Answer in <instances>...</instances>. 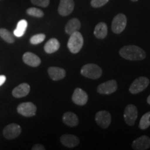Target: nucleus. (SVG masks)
I'll return each instance as SVG.
<instances>
[{"instance_id": "f257e3e1", "label": "nucleus", "mask_w": 150, "mask_h": 150, "mask_svg": "<svg viewBox=\"0 0 150 150\" xmlns=\"http://www.w3.org/2000/svg\"><path fill=\"white\" fill-rule=\"evenodd\" d=\"M120 55L129 61H141L145 59L146 53L142 49L136 45H127L120 50Z\"/></svg>"}, {"instance_id": "f03ea898", "label": "nucleus", "mask_w": 150, "mask_h": 150, "mask_svg": "<svg viewBox=\"0 0 150 150\" xmlns=\"http://www.w3.org/2000/svg\"><path fill=\"white\" fill-rule=\"evenodd\" d=\"M83 45V38L79 31H75L70 35L68 42L67 47L71 53L77 54L81 50Z\"/></svg>"}, {"instance_id": "7ed1b4c3", "label": "nucleus", "mask_w": 150, "mask_h": 150, "mask_svg": "<svg viewBox=\"0 0 150 150\" xmlns=\"http://www.w3.org/2000/svg\"><path fill=\"white\" fill-rule=\"evenodd\" d=\"M81 74L85 77L91 79H97L102 76V70L99 65L94 63H88L82 67Z\"/></svg>"}, {"instance_id": "20e7f679", "label": "nucleus", "mask_w": 150, "mask_h": 150, "mask_svg": "<svg viewBox=\"0 0 150 150\" xmlns=\"http://www.w3.org/2000/svg\"><path fill=\"white\" fill-rule=\"evenodd\" d=\"M149 84V79L145 76H140L133 81L129 87V91L131 94H138L147 88Z\"/></svg>"}, {"instance_id": "39448f33", "label": "nucleus", "mask_w": 150, "mask_h": 150, "mask_svg": "<svg viewBox=\"0 0 150 150\" xmlns=\"http://www.w3.org/2000/svg\"><path fill=\"white\" fill-rule=\"evenodd\" d=\"M127 19L125 15L123 13H119L115 16L112 22L111 29L113 33L119 34L122 32L126 28Z\"/></svg>"}, {"instance_id": "423d86ee", "label": "nucleus", "mask_w": 150, "mask_h": 150, "mask_svg": "<svg viewBox=\"0 0 150 150\" xmlns=\"http://www.w3.org/2000/svg\"><path fill=\"white\" fill-rule=\"evenodd\" d=\"M137 117H138V110L136 106L133 104H129L124 111V118L126 123L129 126H133L136 122Z\"/></svg>"}, {"instance_id": "0eeeda50", "label": "nucleus", "mask_w": 150, "mask_h": 150, "mask_svg": "<svg viewBox=\"0 0 150 150\" xmlns=\"http://www.w3.org/2000/svg\"><path fill=\"white\" fill-rule=\"evenodd\" d=\"M21 132L22 129L20 125H17V124L13 123L7 125V126L4 129L3 135L6 139L13 140L20 136Z\"/></svg>"}, {"instance_id": "6e6552de", "label": "nucleus", "mask_w": 150, "mask_h": 150, "mask_svg": "<svg viewBox=\"0 0 150 150\" xmlns=\"http://www.w3.org/2000/svg\"><path fill=\"white\" fill-rule=\"evenodd\" d=\"M95 121L101 128L106 129L109 127L111 122V115L106 110H101L95 115Z\"/></svg>"}, {"instance_id": "1a4fd4ad", "label": "nucleus", "mask_w": 150, "mask_h": 150, "mask_svg": "<svg viewBox=\"0 0 150 150\" xmlns=\"http://www.w3.org/2000/svg\"><path fill=\"white\" fill-rule=\"evenodd\" d=\"M18 112L24 117H32L35 115L37 108L31 102H24L20 104L17 108Z\"/></svg>"}, {"instance_id": "9d476101", "label": "nucleus", "mask_w": 150, "mask_h": 150, "mask_svg": "<svg viewBox=\"0 0 150 150\" xmlns=\"http://www.w3.org/2000/svg\"><path fill=\"white\" fill-rule=\"evenodd\" d=\"M117 83L115 80H109L104 82L97 87V91L99 94L102 95H110L117 91Z\"/></svg>"}, {"instance_id": "9b49d317", "label": "nucleus", "mask_w": 150, "mask_h": 150, "mask_svg": "<svg viewBox=\"0 0 150 150\" xmlns=\"http://www.w3.org/2000/svg\"><path fill=\"white\" fill-rule=\"evenodd\" d=\"M74 8V0H60L58 12L61 16H67Z\"/></svg>"}, {"instance_id": "f8f14e48", "label": "nucleus", "mask_w": 150, "mask_h": 150, "mask_svg": "<svg viewBox=\"0 0 150 150\" xmlns=\"http://www.w3.org/2000/svg\"><path fill=\"white\" fill-rule=\"evenodd\" d=\"M88 99V97L87 93L81 88H77L74 90L72 97V100L74 104L79 105V106H83L87 103Z\"/></svg>"}, {"instance_id": "ddd939ff", "label": "nucleus", "mask_w": 150, "mask_h": 150, "mask_svg": "<svg viewBox=\"0 0 150 150\" xmlns=\"http://www.w3.org/2000/svg\"><path fill=\"white\" fill-rule=\"evenodd\" d=\"M150 147V138L142 136L133 142L132 148L135 150H146Z\"/></svg>"}, {"instance_id": "4468645a", "label": "nucleus", "mask_w": 150, "mask_h": 150, "mask_svg": "<svg viewBox=\"0 0 150 150\" xmlns=\"http://www.w3.org/2000/svg\"><path fill=\"white\" fill-rule=\"evenodd\" d=\"M61 142L65 147L72 148L79 144V139L74 135L64 134L61 137Z\"/></svg>"}, {"instance_id": "2eb2a0df", "label": "nucleus", "mask_w": 150, "mask_h": 150, "mask_svg": "<svg viewBox=\"0 0 150 150\" xmlns=\"http://www.w3.org/2000/svg\"><path fill=\"white\" fill-rule=\"evenodd\" d=\"M23 61L26 64L31 67H38L41 63L40 58L32 52H26L22 57Z\"/></svg>"}, {"instance_id": "dca6fc26", "label": "nucleus", "mask_w": 150, "mask_h": 150, "mask_svg": "<svg viewBox=\"0 0 150 150\" xmlns=\"http://www.w3.org/2000/svg\"><path fill=\"white\" fill-rule=\"evenodd\" d=\"M48 74L50 77L54 81L63 79L66 75V72L64 69L58 67H50L48 68Z\"/></svg>"}, {"instance_id": "f3484780", "label": "nucleus", "mask_w": 150, "mask_h": 150, "mask_svg": "<svg viewBox=\"0 0 150 150\" xmlns=\"http://www.w3.org/2000/svg\"><path fill=\"white\" fill-rule=\"evenodd\" d=\"M30 92V86L28 83H23L15 88L12 92V95L16 98L27 96Z\"/></svg>"}, {"instance_id": "a211bd4d", "label": "nucleus", "mask_w": 150, "mask_h": 150, "mask_svg": "<svg viewBox=\"0 0 150 150\" xmlns=\"http://www.w3.org/2000/svg\"><path fill=\"white\" fill-rule=\"evenodd\" d=\"M81 28V22L77 18H72L67 22L65 27L67 34L71 35L75 31H77Z\"/></svg>"}, {"instance_id": "6ab92c4d", "label": "nucleus", "mask_w": 150, "mask_h": 150, "mask_svg": "<svg viewBox=\"0 0 150 150\" xmlns=\"http://www.w3.org/2000/svg\"><path fill=\"white\" fill-rule=\"evenodd\" d=\"M63 122L67 126L74 127L78 125L79 118L74 112H66L63 116Z\"/></svg>"}, {"instance_id": "aec40b11", "label": "nucleus", "mask_w": 150, "mask_h": 150, "mask_svg": "<svg viewBox=\"0 0 150 150\" xmlns=\"http://www.w3.org/2000/svg\"><path fill=\"white\" fill-rule=\"evenodd\" d=\"M108 33V27L104 22H99L96 25L94 30V35L98 39H104Z\"/></svg>"}, {"instance_id": "412c9836", "label": "nucleus", "mask_w": 150, "mask_h": 150, "mask_svg": "<svg viewBox=\"0 0 150 150\" xmlns=\"http://www.w3.org/2000/svg\"><path fill=\"white\" fill-rule=\"evenodd\" d=\"M60 48V42L56 38L50 39L45 45L44 50L46 53L52 54L57 52Z\"/></svg>"}, {"instance_id": "4be33fe9", "label": "nucleus", "mask_w": 150, "mask_h": 150, "mask_svg": "<svg viewBox=\"0 0 150 150\" xmlns=\"http://www.w3.org/2000/svg\"><path fill=\"white\" fill-rule=\"evenodd\" d=\"M28 26V22L27 20H21L20 21L18 22V24H17L16 29L14 30L13 33L15 36L16 37H22V35L24 34L26 30H27Z\"/></svg>"}, {"instance_id": "5701e85b", "label": "nucleus", "mask_w": 150, "mask_h": 150, "mask_svg": "<svg viewBox=\"0 0 150 150\" xmlns=\"http://www.w3.org/2000/svg\"><path fill=\"white\" fill-rule=\"evenodd\" d=\"M150 126V111L146 112L142 116L140 120L139 128L142 130H145L149 128Z\"/></svg>"}, {"instance_id": "b1692460", "label": "nucleus", "mask_w": 150, "mask_h": 150, "mask_svg": "<svg viewBox=\"0 0 150 150\" xmlns=\"http://www.w3.org/2000/svg\"><path fill=\"white\" fill-rule=\"evenodd\" d=\"M0 37L8 43L14 42V37L8 30L6 29H0Z\"/></svg>"}, {"instance_id": "393cba45", "label": "nucleus", "mask_w": 150, "mask_h": 150, "mask_svg": "<svg viewBox=\"0 0 150 150\" xmlns=\"http://www.w3.org/2000/svg\"><path fill=\"white\" fill-rule=\"evenodd\" d=\"M27 13L29 16L35 17V18H42L44 16V12L40 9L34 8V7H32V8H29L27 10Z\"/></svg>"}, {"instance_id": "a878e982", "label": "nucleus", "mask_w": 150, "mask_h": 150, "mask_svg": "<svg viewBox=\"0 0 150 150\" xmlns=\"http://www.w3.org/2000/svg\"><path fill=\"white\" fill-rule=\"evenodd\" d=\"M45 39V35L43 33H39V34L33 35L30 39V42L33 45H38L43 42Z\"/></svg>"}, {"instance_id": "bb28decb", "label": "nucleus", "mask_w": 150, "mask_h": 150, "mask_svg": "<svg viewBox=\"0 0 150 150\" xmlns=\"http://www.w3.org/2000/svg\"><path fill=\"white\" fill-rule=\"evenodd\" d=\"M109 0H91V4L94 8L102 7L108 2Z\"/></svg>"}, {"instance_id": "cd10ccee", "label": "nucleus", "mask_w": 150, "mask_h": 150, "mask_svg": "<svg viewBox=\"0 0 150 150\" xmlns=\"http://www.w3.org/2000/svg\"><path fill=\"white\" fill-rule=\"evenodd\" d=\"M31 1L33 5L45 8L50 4V0H31Z\"/></svg>"}, {"instance_id": "c85d7f7f", "label": "nucleus", "mask_w": 150, "mask_h": 150, "mask_svg": "<svg viewBox=\"0 0 150 150\" xmlns=\"http://www.w3.org/2000/svg\"><path fill=\"white\" fill-rule=\"evenodd\" d=\"M45 147L44 146L40 145V144H36V145H33L32 147V150H45Z\"/></svg>"}, {"instance_id": "c756f323", "label": "nucleus", "mask_w": 150, "mask_h": 150, "mask_svg": "<svg viewBox=\"0 0 150 150\" xmlns=\"http://www.w3.org/2000/svg\"><path fill=\"white\" fill-rule=\"evenodd\" d=\"M6 80V76H4V75H0V86H2L5 83Z\"/></svg>"}, {"instance_id": "7c9ffc66", "label": "nucleus", "mask_w": 150, "mask_h": 150, "mask_svg": "<svg viewBox=\"0 0 150 150\" xmlns=\"http://www.w3.org/2000/svg\"><path fill=\"white\" fill-rule=\"evenodd\" d=\"M147 102L148 104H149L150 105V95H149V97H147Z\"/></svg>"}, {"instance_id": "2f4dec72", "label": "nucleus", "mask_w": 150, "mask_h": 150, "mask_svg": "<svg viewBox=\"0 0 150 150\" xmlns=\"http://www.w3.org/2000/svg\"><path fill=\"white\" fill-rule=\"evenodd\" d=\"M131 1H138V0H131Z\"/></svg>"}]
</instances>
